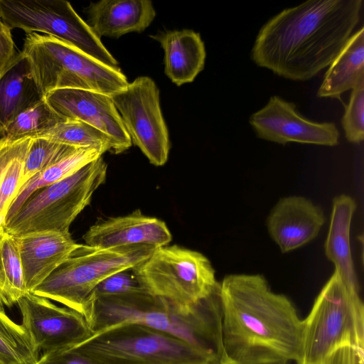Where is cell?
I'll return each instance as SVG.
<instances>
[{
  "instance_id": "cell-1",
  "label": "cell",
  "mask_w": 364,
  "mask_h": 364,
  "mask_svg": "<svg viewBox=\"0 0 364 364\" xmlns=\"http://www.w3.org/2000/svg\"><path fill=\"white\" fill-rule=\"evenodd\" d=\"M362 0H311L283 10L260 29L252 60L297 81L329 66L360 19Z\"/></svg>"
},
{
  "instance_id": "cell-2",
  "label": "cell",
  "mask_w": 364,
  "mask_h": 364,
  "mask_svg": "<svg viewBox=\"0 0 364 364\" xmlns=\"http://www.w3.org/2000/svg\"><path fill=\"white\" fill-rule=\"evenodd\" d=\"M223 345L239 364L296 361L303 321L259 274H230L220 284Z\"/></svg>"
},
{
  "instance_id": "cell-3",
  "label": "cell",
  "mask_w": 364,
  "mask_h": 364,
  "mask_svg": "<svg viewBox=\"0 0 364 364\" xmlns=\"http://www.w3.org/2000/svg\"><path fill=\"white\" fill-rule=\"evenodd\" d=\"M84 316L92 334L121 323L136 322L184 340L217 363L227 355L220 284L208 296L190 306L149 292L99 297L90 303Z\"/></svg>"
},
{
  "instance_id": "cell-4",
  "label": "cell",
  "mask_w": 364,
  "mask_h": 364,
  "mask_svg": "<svg viewBox=\"0 0 364 364\" xmlns=\"http://www.w3.org/2000/svg\"><path fill=\"white\" fill-rule=\"evenodd\" d=\"M107 166L102 156L72 175L33 192L4 230L17 237L45 232L69 233L71 223L105 183Z\"/></svg>"
},
{
  "instance_id": "cell-5",
  "label": "cell",
  "mask_w": 364,
  "mask_h": 364,
  "mask_svg": "<svg viewBox=\"0 0 364 364\" xmlns=\"http://www.w3.org/2000/svg\"><path fill=\"white\" fill-rule=\"evenodd\" d=\"M97 364H216L184 340L136 322L92 334L73 347Z\"/></svg>"
},
{
  "instance_id": "cell-6",
  "label": "cell",
  "mask_w": 364,
  "mask_h": 364,
  "mask_svg": "<svg viewBox=\"0 0 364 364\" xmlns=\"http://www.w3.org/2000/svg\"><path fill=\"white\" fill-rule=\"evenodd\" d=\"M21 52L29 60L44 96L65 88L90 90L111 96L129 84L119 67L108 66L50 36L26 33Z\"/></svg>"
},
{
  "instance_id": "cell-7",
  "label": "cell",
  "mask_w": 364,
  "mask_h": 364,
  "mask_svg": "<svg viewBox=\"0 0 364 364\" xmlns=\"http://www.w3.org/2000/svg\"><path fill=\"white\" fill-rule=\"evenodd\" d=\"M343 345L363 348V304L359 292L350 289L334 271L303 321L296 362L318 364Z\"/></svg>"
},
{
  "instance_id": "cell-8",
  "label": "cell",
  "mask_w": 364,
  "mask_h": 364,
  "mask_svg": "<svg viewBox=\"0 0 364 364\" xmlns=\"http://www.w3.org/2000/svg\"><path fill=\"white\" fill-rule=\"evenodd\" d=\"M154 249L147 245L104 249L78 244L32 293L58 301L84 316L92 293L100 282L140 264Z\"/></svg>"
},
{
  "instance_id": "cell-9",
  "label": "cell",
  "mask_w": 364,
  "mask_h": 364,
  "mask_svg": "<svg viewBox=\"0 0 364 364\" xmlns=\"http://www.w3.org/2000/svg\"><path fill=\"white\" fill-rule=\"evenodd\" d=\"M134 272L148 292L183 306L206 298L219 284L205 256L177 245L154 249Z\"/></svg>"
},
{
  "instance_id": "cell-10",
  "label": "cell",
  "mask_w": 364,
  "mask_h": 364,
  "mask_svg": "<svg viewBox=\"0 0 364 364\" xmlns=\"http://www.w3.org/2000/svg\"><path fill=\"white\" fill-rule=\"evenodd\" d=\"M0 18L11 29L43 33L110 67L118 62L99 38L64 0H0Z\"/></svg>"
},
{
  "instance_id": "cell-11",
  "label": "cell",
  "mask_w": 364,
  "mask_h": 364,
  "mask_svg": "<svg viewBox=\"0 0 364 364\" xmlns=\"http://www.w3.org/2000/svg\"><path fill=\"white\" fill-rule=\"evenodd\" d=\"M110 97L132 143L141 149L152 164H165L168 158L170 141L155 82L149 77L141 76Z\"/></svg>"
},
{
  "instance_id": "cell-12",
  "label": "cell",
  "mask_w": 364,
  "mask_h": 364,
  "mask_svg": "<svg viewBox=\"0 0 364 364\" xmlns=\"http://www.w3.org/2000/svg\"><path fill=\"white\" fill-rule=\"evenodd\" d=\"M17 304L21 324L43 354L73 348L92 335L83 315L68 307H59L46 298L28 293Z\"/></svg>"
},
{
  "instance_id": "cell-13",
  "label": "cell",
  "mask_w": 364,
  "mask_h": 364,
  "mask_svg": "<svg viewBox=\"0 0 364 364\" xmlns=\"http://www.w3.org/2000/svg\"><path fill=\"white\" fill-rule=\"evenodd\" d=\"M257 137L282 144L289 142L336 146L339 132L331 122L318 123L304 118L294 103L272 96L267 104L249 119Z\"/></svg>"
},
{
  "instance_id": "cell-14",
  "label": "cell",
  "mask_w": 364,
  "mask_h": 364,
  "mask_svg": "<svg viewBox=\"0 0 364 364\" xmlns=\"http://www.w3.org/2000/svg\"><path fill=\"white\" fill-rule=\"evenodd\" d=\"M45 99L64 119L81 121L107 135L114 144L113 153H122L132 146L109 95L90 90L65 88L48 92Z\"/></svg>"
},
{
  "instance_id": "cell-15",
  "label": "cell",
  "mask_w": 364,
  "mask_h": 364,
  "mask_svg": "<svg viewBox=\"0 0 364 364\" xmlns=\"http://www.w3.org/2000/svg\"><path fill=\"white\" fill-rule=\"evenodd\" d=\"M85 244L99 248L167 245L171 234L166 223L137 210L131 214L110 218L91 226L83 236Z\"/></svg>"
},
{
  "instance_id": "cell-16",
  "label": "cell",
  "mask_w": 364,
  "mask_h": 364,
  "mask_svg": "<svg viewBox=\"0 0 364 364\" xmlns=\"http://www.w3.org/2000/svg\"><path fill=\"white\" fill-rule=\"evenodd\" d=\"M325 222L323 210L302 196L282 198L270 212L269 233L283 253L314 240Z\"/></svg>"
},
{
  "instance_id": "cell-17",
  "label": "cell",
  "mask_w": 364,
  "mask_h": 364,
  "mask_svg": "<svg viewBox=\"0 0 364 364\" xmlns=\"http://www.w3.org/2000/svg\"><path fill=\"white\" fill-rule=\"evenodd\" d=\"M28 293L41 284L77 246L70 233L36 232L16 237Z\"/></svg>"
},
{
  "instance_id": "cell-18",
  "label": "cell",
  "mask_w": 364,
  "mask_h": 364,
  "mask_svg": "<svg viewBox=\"0 0 364 364\" xmlns=\"http://www.w3.org/2000/svg\"><path fill=\"white\" fill-rule=\"evenodd\" d=\"M89 26L99 37L144 31L156 17L149 0H102L87 9Z\"/></svg>"
},
{
  "instance_id": "cell-19",
  "label": "cell",
  "mask_w": 364,
  "mask_h": 364,
  "mask_svg": "<svg viewBox=\"0 0 364 364\" xmlns=\"http://www.w3.org/2000/svg\"><path fill=\"white\" fill-rule=\"evenodd\" d=\"M164 51V72L178 86L191 82L203 70L206 52L198 33L190 29L160 31L150 36Z\"/></svg>"
},
{
  "instance_id": "cell-20",
  "label": "cell",
  "mask_w": 364,
  "mask_h": 364,
  "mask_svg": "<svg viewBox=\"0 0 364 364\" xmlns=\"http://www.w3.org/2000/svg\"><path fill=\"white\" fill-rule=\"evenodd\" d=\"M45 98L28 58L20 52L0 77V134L26 109Z\"/></svg>"
},
{
  "instance_id": "cell-21",
  "label": "cell",
  "mask_w": 364,
  "mask_h": 364,
  "mask_svg": "<svg viewBox=\"0 0 364 364\" xmlns=\"http://www.w3.org/2000/svg\"><path fill=\"white\" fill-rule=\"evenodd\" d=\"M355 208L354 200L349 196L340 195L333 199L325 254L343 282L359 292L350 243V224Z\"/></svg>"
},
{
  "instance_id": "cell-22",
  "label": "cell",
  "mask_w": 364,
  "mask_h": 364,
  "mask_svg": "<svg viewBox=\"0 0 364 364\" xmlns=\"http://www.w3.org/2000/svg\"><path fill=\"white\" fill-rule=\"evenodd\" d=\"M318 90L320 97L339 98L364 82V28L351 35L346 45L329 65Z\"/></svg>"
},
{
  "instance_id": "cell-23",
  "label": "cell",
  "mask_w": 364,
  "mask_h": 364,
  "mask_svg": "<svg viewBox=\"0 0 364 364\" xmlns=\"http://www.w3.org/2000/svg\"><path fill=\"white\" fill-rule=\"evenodd\" d=\"M102 155L100 151L93 148H77L58 162L33 176L18 191L8 210L4 223L16 213L33 192L72 175Z\"/></svg>"
},
{
  "instance_id": "cell-24",
  "label": "cell",
  "mask_w": 364,
  "mask_h": 364,
  "mask_svg": "<svg viewBox=\"0 0 364 364\" xmlns=\"http://www.w3.org/2000/svg\"><path fill=\"white\" fill-rule=\"evenodd\" d=\"M16 237L0 232V306L11 307L28 294Z\"/></svg>"
},
{
  "instance_id": "cell-25",
  "label": "cell",
  "mask_w": 364,
  "mask_h": 364,
  "mask_svg": "<svg viewBox=\"0 0 364 364\" xmlns=\"http://www.w3.org/2000/svg\"><path fill=\"white\" fill-rule=\"evenodd\" d=\"M39 353L23 326L12 321L0 306V363L36 364Z\"/></svg>"
},
{
  "instance_id": "cell-26",
  "label": "cell",
  "mask_w": 364,
  "mask_h": 364,
  "mask_svg": "<svg viewBox=\"0 0 364 364\" xmlns=\"http://www.w3.org/2000/svg\"><path fill=\"white\" fill-rule=\"evenodd\" d=\"M36 137H44L75 148H93L102 154L113 151L111 139L96 128L79 120L65 119Z\"/></svg>"
},
{
  "instance_id": "cell-27",
  "label": "cell",
  "mask_w": 364,
  "mask_h": 364,
  "mask_svg": "<svg viewBox=\"0 0 364 364\" xmlns=\"http://www.w3.org/2000/svg\"><path fill=\"white\" fill-rule=\"evenodd\" d=\"M64 119L44 98L17 116L6 127L2 136L11 141L33 138Z\"/></svg>"
},
{
  "instance_id": "cell-28",
  "label": "cell",
  "mask_w": 364,
  "mask_h": 364,
  "mask_svg": "<svg viewBox=\"0 0 364 364\" xmlns=\"http://www.w3.org/2000/svg\"><path fill=\"white\" fill-rule=\"evenodd\" d=\"M76 149L44 137L31 138L23 162L20 188L33 176Z\"/></svg>"
},
{
  "instance_id": "cell-29",
  "label": "cell",
  "mask_w": 364,
  "mask_h": 364,
  "mask_svg": "<svg viewBox=\"0 0 364 364\" xmlns=\"http://www.w3.org/2000/svg\"><path fill=\"white\" fill-rule=\"evenodd\" d=\"M140 292L148 291L138 279L134 267L128 268L114 273L100 282L94 289L90 303L99 297Z\"/></svg>"
},
{
  "instance_id": "cell-30",
  "label": "cell",
  "mask_w": 364,
  "mask_h": 364,
  "mask_svg": "<svg viewBox=\"0 0 364 364\" xmlns=\"http://www.w3.org/2000/svg\"><path fill=\"white\" fill-rule=\"evenodd\" d=\"M364 82L352 90L342 118V125L348 141L359 144L364 138Z\"/></svg>"
},
{
  "instance_id": "cell-31",
  "label": "cell",
  "mask_w": 364,
  "mask_h": 364,
  "mask_svg": "<svg viewBox=\"0 0 364 364\" xmlns=\"http://www.w3.org/2000/svg\"><path fill=\"white\" fill-rule=\"evenodd\" d=\"M27 151L28 150L11 162L0 181V229H4L8 210L20 188L23 162Z\"/></svg>"
},
{
  "instance_id": "cell-32",
  "label": "cell",
  "mask_w": 364,
  "mask_h": 364,
  "mask_svg": "<svg viewBox=\"0 0 364 364\" xmlns=\"http://www.w3.org/2000/svg\"><path fill=\"white\" fill-rule=\"evenodd\" d=\"M318 364H364L363 348L353 345L339 346Z\"/></svg>"
},
{
  "instance_id": "cell-33",
  "label": "cell",
  "mask_w": 364,
  "mask_h": 364,
  "mask_svg": "<svg viewBox=\"0 0 364 364\" xmlns=\"http://www.w3.org/2000/svg\"><path fill=\"white\" fill-rule=\"evenodd\" d=\"M11 31V29L0 19V77L19 53L16 50Z\"/></svg>"
},
{
  "instance_id": "cell-34",
  "label": "cell",
  "mask_w": 364,
  "mask_h": 364,
  "mask_svg": "<svg viewBox=\"0 0 364 364\" xmlns=\"http://www.w3.org/2000/svg\"><path fill=\"white\" fill-rule=\"evenodd\" d=\"M36 364H97L73 347L42 354Z\"/></svg>"
},
{
  "instance_id": "cell-35",
  "label": "cell",
  "mask_w": 364,
  "mask_h": 364,
  "mask_svg": "<svg viewBox=\"0 0 364 364\" xmlns=\"http://www.w3.org/2000/svg\"><path fill=\"white\" fill-rule=\"evenodd\" d=\"M216 364H239L234 360L229 358L228 355H226L224 358H223L219 363Z\"/></svg>"
},
{
  "instance_id": "cell-36",
  "label": "cell",
  "mask_w": 364,
  "mask_h": 364,
  "mask_svg": "<svg viewBox=\"0 0 364 364\" xmlns=\"http://www.w3.org/2000/svg\"><path fill=\"white\" fill-rule=\"evenodd\" d=\"M4 230V229H0V232H1V230Z\"/></svg>"
},
{
  "instance_id": "cell-37",
  "label": "cell",
  "mask_w": 364,
  "mask_h": 364,
  "mask_svg": "<svg viewBox=\"0 0 364 364\" xmlns=\"http://www.w3.org/2000/svg\"><path fill=\"white\" fill-rule=\"evenodd\" d=\"M0 364H1V363H0Z\"/></svg>"
},
{
  "instance_id": "cell-38",
  "label": "cell",
  "mask_w": 364,
  "mask_h": 364,
  "mask_svg": "<svg viewBox=\"0 0 364 364\" xmlns=\"http://www.w3.org/2000/svg\"><path fill=\"white\" fill-rule=\"evenodd\" d=\"M0 19H1V18H0Z\"/></svg>"
}]
</instances>
